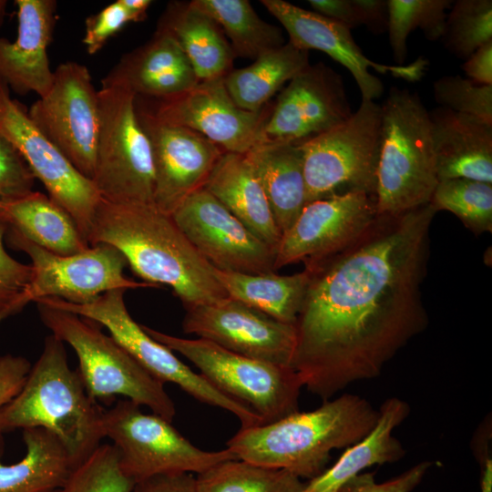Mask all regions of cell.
Here are the masks:
<instances>
[{
	"mask_svg": "<svg viewBox=\"0 0 492 492\" xmlns=\"http://www.w3.org/2000/svg\"><path fill=\"white\" fill-rule=\"evenodd\" d=\"M141 326L154 340L193 363L215 388L256 413L262 424L298 411L303 384L291 367L250 358L201 338L185 339Z\"/></svg>",
	"mask_w": 492,
	"mask_h": 492,
	"instance_id": "cell-8",
	"label": "cell"
},
{
	"mask_svg": "<svg viewBox=\"0 0 492 492\" xmlns=\"http://www.w3.org/2000/svg\"><path fill=\"white\" fill-rule=\"evenodd\" d=\"M438 181L492 183V124L437 107L429 112Z\"/></svg>",
	"mask_w": 492,
	"mask_h": 492,
	"instance_id": "cell-24",
	"label": "cell"
},
{
	"mask_svg": "<svg viewBox=\"0 0 492 492\" xmlns=\"http://www.w3.org/2000/svg\"><path fill=\"white\" fill-rule=\"evenodd\" d=\"M200 80L185 53L169 34L156 30L144 45L124 55L101 81L137 97L166 99L190 90Z\"/></svg>",
	"mask_w": 492,
	"mask_h": 492,
	"instance_id": "cell-23",
	"label": "cell"
},
{
	"mask_svg": "<svg viewBox=\"0 0 492 492\" xmlns=\"http://www.w3.org/2000/svg\"><path fill=\"white\" fill-rule=\"evenodd\" d=\"M35 126L85 177H94L99 128L97 91L87 67L74 61L53 72L48 92L27 111Z\"/></svg>",
	"mask_w": 492,
	"mask_h": 492,
	"instance_id": "cell-13",
	"label": "cell"
},
{
	"mask_svg": "<svg viewBox=\"0 0 492 492\" xmlns=\"http://www.w3.org/2000/svg\"><path fill=\"white\" fill-rule=\"evenodd\" d=\"M5 238L13 249L25 252L31 260L32 276L18 300V313L29 302L43 298L87 303L112 290L158 287L126 277L125 257L108 244H97L77 253L60 255L11 229L6 228Z\"/></svg>",
	"mask_w": 492,
	"mask_h": 492,
	"instance_id": "cell-12",
	"label": "cell"
},
{
	"mask_svg": "<svg viewBox=\"0 0 492 492\" xmlns=\"http://www.w3.org/2000/svg\"><path fill=\"white\" fill-rule=\"evenodd\" d=\"M190 2L217 23L230 40L235 56L255 60L285 44L282 29L263 21L248 0Z\"/></svg>",
	"mask_w": 492,
	"mask_h": 492,
	"instance_id": "cell-33",
	"label": "cell"
},
{
	"mask_svg": "<svg viewBox=\"0 0 492 492\" xmlns=\"http://www.w3.org/2000/svg\"><path fill=\"white\" fill-rule=\"evenodd\" d=\"M261 3L284 27L290 43L301 49L324 52L343 66L354 78L362 99L374 101L384 92L381 79L374 76L370 68L415 82L424 77L429 64L422 56L402 65L373 61L363 53L351 29L343 24L283 0H261Z\"/></svg>",
	"mask_w": 492,
	"mask_h": 492,
	"instance_id": "cell-18",
	"label": "cell"
},
{
	"mask_svg": "<svg viewBox=\"0 0 492 492\" xmlns=\"http://www.w3.org/2000/svg\"><path fill=\"white\" fill-rule=\"evenodd\" d=\"M105 410L88 395L78 371L68 365L64 343L50 334L19 393L0 408V435L46 429L61 441L77 466L105 437Z\"/></svg>",
	"mask_w": 492,
	"mask_h": 492,
	"instance_id": "cell-4",
	"label": "cell"
},
{
	"mask_svg": "<svg viewBox=\"0 0 492 492\" xmlns=\"http://www.w3.org/2000/svg\"><path fill=\"white\" fill-rule=\"evenodd\" d=\"M23 440L26 454L20 461L0 460V492H54L62 487L76 466L61 441L41 427L24 429Z\"/></svg>",
	"mask_w": 492,
	"mask_h": 492,
	"instance_id": "cell-30",
	"label": "cell"
},
{
	"mask_svg": "<svg viewBox=\"0 0 492 492\" xmlns=\"http://www.w3.org/2000/svg\"><path fill=\"white\" fill-rule=\"evenodd\" d=\"M17 36L0 38V79L15 93L45 96L53 83L47 56L56 23L54 0H15Z\"/></svg>",
	"mask_w": 492,
	"mask_h": 492,
	"instance_id": "cell-22",
	"label": "cell"
},
{
	"mask_svg": "<svg viewBox=\"0 0 492 492\" xmlns=\"http://www.w3.org/2000/svg\"><path fill=\"white\" fill-rule=\"evenodd\" d=\"M121 2L132 15L134 22L146 19L147 10L152 3L150 0H121Z\"/></svg>",
	"mask_w": 492,
	"mask_h": 492,
	"instance_id": "cell-49",
	"label": "cell"
},
{
	"mask_svg": "<svg viewBox=\"0 0 492 492\" xmlns=\"http://www.w3.org/2000/svg\"><path fill=\"white\" fill-rule=\"evenodd\" d=\"M30 368V362L23 356H0V408L19 393Z\"/></svg>",
	"mask_w": 492,
	"mask_h": 492,
	"instance_id": "cell-44",
	"label": "cell"
},
{
	"mask_svg": "<svg viewBox=\"0 0 492 492\" xmlns=\"http://www.w3.org/2000/svg\"><path fill=\"white\" fill-rule=\"evenodd\" d=\"M171 216L196 250L217 269L251 274L275 272V250L204 188L187 198Z\"/></svg>",
	"mask_w": 492,
	"mask_h": 492,
	"instance_id": "cell-17",
	"label": "cell"
},
{
	"mask_svg": "<svg viewBox=\"0 0 492 492\" xmlns=\"http://www.w3.org/2000/svg\"><path fill=\"white\" fill-rule=\"evenodd\" d=\"M313 12L340 22L350 29L362 26L353 0H309Z\"/></svg>",
	"mask_w": 492,
	"mask_h": 492,
	"instance_id": "cell-46",
	"label": "cell"
},
{
	"mask_svg": "<svg viewBox=\"0 0 492 492\" xmlns=\"http://www.w3.org/2000/svg\"><path fill=\"white\" fill-rule=\"evenodd\" d=\"M352 114L341 75L322 62L309 65L280 91L254 145L298 144Z\"/></svg>",
	"mask_w": 492,
	"mask_h": 492,
	"instance_id": "cell-15",
	"label": "cell"
},
{
	"mask_svg": "<svg viewBox=\"0 0 492 492\" xmlns=\"http://www.w3.org/2000/svg\"><path fill=\"white\" fill-rule=\"evenodd\" d=\"M131 492H197V488L192 474L170 473L136 482Z\"/></svg>",
	"mask_w": 492,
	"mask_h": 492,
	"instance_id": "cell-45",
	"label": "cell"
},
{
	"mask_svg": "<svg viewBox=\"0 0 492 492\" xmlns=\"http://www.w3.org/2000/svg\"><path fill=\"white\" fill-rule=\"evenodd\" d=\"M204 189L258 238L276 250L282 232L263 188L244 154L224 152Z\"/></svg>",
	"mask_w": 492,
	"mask_h": 492,
	"instance_id": "cell-25",
	"label": "cell"
},
{
	"mask_svg": "<svg viewBox=\"0 0 492 492\" xmlns=\"http://www.w3.org/2000/svg\"><path fill=\"white\" fill-rule=\"evenodd\" d=\"M309 51L289 41L224 77L227 91L241 108L258 112L284 85L309 66Z\"/></svg>",
	"mask_w": 492,
	"mask_h": 492,
	"instance_id": "cell-32",
	"label": "cell"
},
{
	"mask_svg": "<svg viewBox=\"0 0 492 492\" xmlns=\"http://www.w3.org/2000/svg\"><path fill=\"white\" fill-rule=\"evenodd\" d=\"M381 138V105L362 99L346 121L298 143L307 203L358 192L375 197Z\"/></svg>",
	"mask_w": 492,
	"mask_h": 492,
	"instance_id": "cell-7",
	"label": "cell"
},
{
	"mask_svg": "<svg viewBox=\"0 0 492 492\" xmlns=\"http://www.w3.org/2000/svg\"><path fill=\"white\" fill-rule=\"evenodd\" d=\"M451 0H387V31L393 56L397 65L405 64L407 37L419 28L429 41L443 36Z\"/></svg>",
	"mask_w": 492,
	"mask_h": 492,
	"instance_id": "cell-35",
	"label": "cell"
},
{
	"mask_svg": "<svg viewBox=\"0 0 492 492\" xmlns=\"http://www.w3.org/2000/svg\"><path fill=\"white\" fill-rule=\"evenodd\" d=\"M125 290L107 292L87 303H73L59 298H43L41 302L71 312L105 326L110 335L153 377L161 383H173L200 402L220 407L233 414L241 427L262 424L261 417L245 405L224 395L200 373L182 363L169 348L150 337L129 314Z\"/></svg>",
	"mask_w": 492,
	"mask_h": 492,
	"instance_id": "cell-10",
	"label": "cell"
},
{
	"mask_svg": "<svg viewBox=\"0 0 492 492\" xmlns=\"http://www.w3.org/2000/svg\"><path fill=\"white\" fill-rule=\"evenodd\" d=\"M0 136L21 154L48 196L74 220L87 241L101 197L93 181L82 175L32 122L24 106L11 98L0 79Z\"/></svg>",
	"mask_w": 492,
	"mask_h": 492,
	"instance_id": "cell-14",
	"label": "cell"
},
{
	"mask_svg": "<svg viewBox=\"0 0 492 492\" xmlns=\"http://www.w3.org/2000/svg\"><path fill=\"white\" fill-rule=\"evenodd\" d=\"M36 178L17 149L0 136V199L33 190Z\"/></svg>",
	"mask_w": 492,
	"mask_h": 492,
	"instance_id": "cell-41",
	"label": "cell"
},
{
	"mask_svg": "<svg viewBox=\"0 0 492 492\" xmlns=\"http://www.w3.org/2000/svg\"><path fill=\"white\" fill-rule=\"evenodd\" d=\"M0 224L56 254L70 255L90 247L71 216L39 191L0 199Z\"/></svg>",
	"mask_w": 492,
	"mask_h": 492,
	"instance_id": "cell-28",
	"label": "cell"
},
{
	"mask_svg": "<svg viewBox=\"0 0 492 492\" xmlns=\"http://www.w3.org/2000/svg\"><path fill=\"white\" fill-rule=\"evenodd\" d=\"M89 246L108 244L145 282L169 286L184 307L227 294L212 265L196 250L171 215L151 203L100 200L87 238Z\"/></svg>",
	"mask_w": 492,
	"mask_h": 492,
	"instance_id": "cell-2",
	"label": "cell"
},
{
	"mask_svg": "<svg viewBox=\"0 0 492 492\" xmlns=\"http://www.w3.org/2000/svg\"><path fill=\"white\" fill-rule=\"evenodd\" d=\"M436 210L378 216L354 242L307 263L290 367L324 401L384 364L427 324L421 285Z\"/></svg>",
	"mask_w": 492,
	"mask_h": 492,
	"instance_id": "cell-1",
	"label": "cell"
},
{
	"mask_svg": "<svg viewBox=\"0 0 492 492\" xmlns=\"http://www.w3.org/2000/svg\"><path fill=\"white\" fill-rule=\"evenodd\" d=\"M377 418L378 411L365 399L346 394L313 411L241 427L227 448L237 459L313 479L324 471L332 450L362 440Z\"/></svg>",
	"mask_w": 492,
	"mask_h": 492,
	"instance_id": "cell-3",
	"label": "cell"
},
{
	"mask_svg": "<svg viewBox=\"0 0 492 492\" xmlns=\"http://www.w3.org/2000/svg\"><path fill=\"white\" fill-rule=\"evenodd\" d=\"M99 128L92 181L101 199L153 204L154 168L149 140L135 108L136 95L118 87L97 91Z\"/></svg>",
	"mask_w": 492,
	"mask_h": 492,
	"instance_id": "cell-9",
	"label": "cell"
},
{
	"mask_svg": "<svg viewBox=\"0 0 492 492\" xmlns=\"http://www.w3.org/2000/svg\"><path fill=\"white\" fill-rule=\"evenodd\" d=\"M212 272L227 296L294 325L310 281L308 269L291 275L275 272L251 274L223 271L212 265Z\"/></svg>",
	"mask_w": 492,
	"mask_h": 492,
	"instance_id": "cell-31",
	"label": "cell"
},
{
	"mask_svg": "<svg viewBox=\"0 0 492 492\" xmlns=\"http://www.w3.org/2000/svg\"><path fill=\"white\" fill-rule=\"evenodd\" d=\"M197 492H302L305 483L283 469L241 459L220 462L195 477Z\"/></svg>",
	"mask_w": 492,
	"mask_h": 492,
	"instance_id": "cell-34",
	"label": "cell"
},
{
	"mask_svg": "<svg viewBox=\"0 0 492 492\" xmlns=\"http://www.w3.org/2000/svg\"><path fill=\"white\" fill-rule=\"evenodd\" d=\"M358 11L362 25L374 34H382L387 30L388 6L387 0H353Z\"/></svg>",
	"mask_w": 492,
	"mask_h": 492,
	"instance_id": "cell-48",
	"label": "cell"
},
{
	"mask_svg": "<svg viewBox=\"0 0 492 492\" xmlns=\"http://www.w3.org/2000/svg\"><path fill=\"white\" fill-rule=\"evenodd\" d=\"M134 22L121 0L113 2L96 15L86 19L85 36L82 39L90 55L98 52L106 42L117 34L126 24Z\"/></svg>",
	"mask_w": 492,
	"mask_h": 492,
	"instance_id": "cell-42",
	"label": "cell"
},
{
	"mask_svg": "<svg viewBox=\"0 0 492 492\" xmlns=\"http://www.w3.org/2000/svg\"><path fill=\"white\" fill-rule=\"evenodd\" d=\"M430 462H422L401 476L384 483H376L374 474H357L335 492H411L422 480Z\"/></svg>",
	"mask_w": 492,
	"mask_h": 492,
	"instance_id": "cell-43",
	"label": "cell"
},
{
	"mask_svg": "<svg viewBox=\"0 0 492 492\" xmlns=\"http://www.w3.org/2000/svg\"><path fill=\"white\" fill-rule=\"evenodd\" d=\"M409 405L393 397L378 410L374 428L362 440L350 446L335 464L305 484L302 492H335L343 483L363 469L375 464L399 460L405 450L392 432L409 414Z\"/></svg>",
	"mask_w": 492,
	"mask_h": 492,
	"instance_id": "cell-29",
	"label": "cell"
},
{
	"mask_svg": "<svg viewBox=\"0 0 492 492\" xmlns=\"http://www.w3.org/2000/svg\"><path fill=\"white\" fill-rule=\"evenodd\" d=\"M439 107L492 124V85H479L461 76H443L434 83Z\"/></svg>",
	"mask_w": 492,
	"mask_h": 492,
	"instance_id": "cell-39",
	"label": "cell"
},
{
	"mask_svg": "<svg viewBox=\"0 0 492 492\" xmlns=\"http://www.w3.org/2000/svg\"><path fill=\"white\" fill-rule=\"evenodd\" d=\"M282 234L306 205L302 153L299 144H256L246 154Z\"/></svg>",
	"mask_w": 492,
	"mask_h": 492,
	"instance_id": "cell-27",
	"label": "cell"
},
{
	"mask_svg": "<svg viewBox=\"0 0 492 492\" xmlns=\"http://www.w3.org/2000/svg\"><path fill=\"white\" fill-rule=\"evenodd\" d=\"M482 492H491V466L490 462L487 466L482 481Z\"/></svg>",
	"mask_w": 492,
	"mask_h": 492,
	"instance_id": "cell-50",
	"label": "cell"
},
{
	"mask_svg": "<svg viewBox=\"0 0 492 492\" xmlns=\"http://www.w3.org/2000/svg\"><path fill=\"white\" fill-rule=\"evenodd\" d=\"M430 203L436 211L455 214L477 235L492 231V183L467 179H442Z\"/></svg>",
	"mask_w": 492,
	"mask_h": 492,
	"instance_id": "cell-36",
	"label": "cell"
},
{
	"mask_svg": "<svg viewBox=\"0 0 492 492\" xmlns=\"http://www.w3.org/2000/svg\"><path fill=\"white\" fill-rule=\"evenodd\" d=\"M381 108L375 206L378 216H395L429 203L438 183L431 123L408 89L391 87Z\"/></svg>",
	"mask_w": 492,
	"mask_h": 492,
	"instance_id": "cell-5",
	"label": "cell"
},
{
	"mask_svg": "<svg viewBox=\"0 0 492 492\" xmlns=\"http://www.w3.org/2000/svg\"><path fill=\"white\" fill-rule=\"evenodd\" d=\"M135 108L152 150L153 204L172 215L187 198L204 188L225 151L196 131L159 119L138 97Z\"/></svg>",
	"mask_w": 492,
	"mask_h": 492,
	"instance_id": "cell-16",
	"label": "cell"
},
{
	"mask_svg": "<svg viewBox=\"0 0 492 492\" xmlns=\"http://www.w3.org/2000/svg\"><path fill=\"white\" fill-rule=\"evenodd\" d=\"M462 68L468 79L479 85H492V41L470 55Z\"/></svg>",
	"mask_w": 492,
	"mask_h": 492,
	"instance_id": "cell-47",
	"label": "cell"
},
{
	"mask_svg": "<svg viewBox=\"0 0 492 492\" xmlns=\"http://www.w3.org/2000/svg\"><path fill=\"white\" fill-rule=\"evenodd\" d=\"M185 309V333L250 358L290 367L296 342L293 324L229 296Z\"/></svg>",
	"mask_w": 492,
	"mask_h": 492,
	"instance_id": "cell-19",
	"label": "cell"
},
{
	"mask_svg": "<svg viewBox=\"0 0 492 492\" xmlns=\"http://www.w3.org/2000/svg\"><path fill=\"white\" fill-rule=\"evenodd\" d=\"M157 30L177 41L200 81L225 77L232 70L236 56L222 30L190 2L169 3Z\"/></svg>",
	"mask_w": 492,
	"mask_h": 492,
	"instance_id": "cell-26",
	"label": "cell"
},
{
	"mask_svg": "<svg viewBox=\"0 0 492 492\" xmlns=\"http://www.w3.org/2000/svg\"><path fill=\"white\" fill-rule=\"evenodd\" d=\"M138 97L159 119L196 131L223 151L238 154H246L254 146L272 108L266 105L258 112L241 108L229 95L224 77L200 81L166 99Z\"/></svg>",
	"mask_w": 492,
	"mask_h": 492,
	"instance_id": "cell-20",
	"label": "cell"
},
{
	"mask_svg": "<svg viewBox=\"0 0 492 492\" xmlns=\"http://www.w3.org/2000/svg\"><path fill=\"white\" fill-rule=\"evenodd\" d=\"M441 40L451 54L465 60L481 46L492 41V1L453 2Z\"/></svg>",
	"mask_w": 492,
	"mask_h": 492,
	"instance_id": "cell-37",
	"label": "cell"
},
{
	"mask_svg": "<svg viewBox=\"0 0 492 492\" xmlns=\"http://www.w3.org/2000/svg\"><path fill=\"white\" fill-rule=\"evenodd\" d=\"M6 5H7V1L0 0V26L4 20Z\"/></svg>",
	"mask_w": 492,
	"mask_h": 492,
	"instance_id": "cell-51",
	"label": "cell"
},
{
	"mask_svg": "<svg viewBox=\"0 0 492 492\" xmlns=\"http://www.w3.org/2000/svg\"><path fill=\"white\" fill-rule=\"evenodd\" d=\"M104 436L112 441L119 466L135 483L162 474L196 473L237 459L229 449L205 451L186 439L164 417L145 414L126 399L105 410Z\"/></svg>",
	"mask_w": 492,
	"mask_h": 492,
	"instance_id": "cell-11",
	"label": "cell"
},
{
	"mask_svg": "<svg viewBox=\"0 0 492 492\" xmlns=\"http://www.w3.org/2000/svg\"><path fill=\"white\" fill-rule=\"evenodd\" d=\"M377 217L375 197L332 196L306 203L275 250L274 271L330 257L359 239Z\"/></svg>",
	"mask_w": 492,
	"mask_h": 492,
	"instance_id": "cell-21",
	"label": "cell"
},
{
	"mask_svg": "<svg viewBox=\"0 0 492 492\" xmlns=\"http://www.w3.org/2000/svg\"><path fill=\"white\" fill-rule=\"evenodd\" d=\"M6 227L0 224V324L17 312V302L32 276V267L13 258L5 250Z\"/></svg>",
	"mask_w": 492,
	"mask_h": 492,
	"instance_id": "cell-40",
	"label": "cell"
},
{
	"mask_svg": "<svg viewBox=\"0 0 492 492\" xmlns=\"http://www.w3.org/2000/svg\"><path fill=\"white\" fill-rule=\"evenodd\" d=\"M39 317L52 334L75 351L78 373L97 402L122 395L172 422L175 405L164 384L149 374L99 324L71 312L36 302Z\"/></svg>",
	"mask_w": 492,
	"mask_h": 492,
	"instance_id": "cell-6",
	"label": "cell"
},
{
	"mask_svg": "<svg viewBox=\"0 0 492 492\" xmlns=\"http://www.w3.org/2000/svg\"><path fill=\"white\" fill-rule=\"evenodd\" d=\"M135 482L119 466L117 448L100 445L54 492H131Z\"/></svg>",
	"mask_w": 492,
	"mask_h": 492,
	"instance_id": "cell-38",
	"label": "cell"
}]
</instances>
